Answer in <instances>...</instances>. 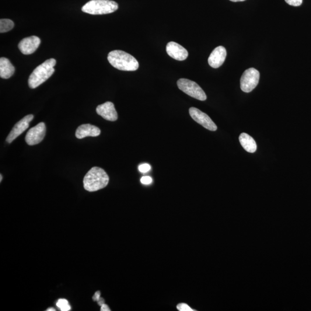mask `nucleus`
<instances>
[{
    "label": "nucleus",
    "mask_w": 311,
    "mask_h": 311,
    "mask_svg": "<svg viewBox=\"0 0 311 311\" xmlns=\"http://www.w3.org/2000/svg\"><path fill=\"white\" fill-rule=\"evenodd\" d=\"M109 182V177L102 169L99 167H93L86 175L84 178V187L85 190L93 192L106 187Z\"/></svg>",
    "instance_id": "obj_1"
},
{
    "label": "nucleus",
    "mask_w": 311,
    "mask_h": 311,
    "mask_svg": "<svg viewBox=\"0 0 311 311\" xmlns=\"http://www.w3.org/2000/svg\"><path fill=\"white\" fill-rule=\"evenodd\" d=\"M107 59L113 67L120 71H135L139 67L137 59L124 51H112L108 53Z\"/></svg>",
    "instance_id": "obj_2"
},
{
    "label": "nucleus",
    "mask_w": 311,
    "mask_h": 311,
    "mask_svg": "<svg viewBox=\"0 0 311 311\" xmlns=\"http://www.w3.org/2000/svg\"><path fill=\"white\" fill-rule=\"evenodd\" d=\"M55 59L50 58L35 69L29 79L30 88L36 89L49 79L55 71Z\"/></svg>",
    "instance_id": "obj_3"
},
{
    "label": "nucleus",
    "mask_w": 311,
    "mask_h": 311,
    "mask_svg": "<svg viewBox=\"0 0 311 311\" xmlns=\"http://www.w3.org/2000/svg\"><path fill=\"white\" fill-rule=\"evenodd\" d=\"M118 9L116 2L111 0H91L84 5L82 11L90 15H105L113 13Z\"/></svg>",
    "instance_id": "obj_4"
},
{
    "label": "nucleus",
    "mask_w": 311,
    "mask_h": 311,
    "mask_svg": "<svg viewBox=\"0 0 311 311\" xmlns=\"http://www.w3.org/2000/svg\"><path fill=\"white\" fill-rule=\"evenodd\" d=\"M178 88L187 95L199 100L205 101L207 96L200 86L191 80L180 79L177 82Z\"/></svg>",
    "instance_id": "obj_5"
},
{
    "label": "nucleus",
    "mask_w": 311,
    "mask_h": 311,
    "mask_svg": "<svg viewBox=\"0 0 311 311\" xmlns=\"http://www.w3.org/2000/svg\"><path fill=\"white\" fill-rule=\"evenodd\" d=\"M260 73L255 68L246 70L240 79V88L243 92L249 93L256 88L259 83Z\"/></svg>",
    "instance_id": "obj_6"
},
{
    "label": "nucleus",
    "mask_w": 311,
    "mask_h": 311,
    "mask_svg": "<svg viewBox=\"0 0 311 311\" xmlns=\"http://www.w3.org/2000/svg\"><path fill=\"white\" fill-rule=\"evenodd\" d=\"M189 114L192 119L208 130L215 132L218 129V127L212 119L207 114L203 113L198 108L191 107L189 109Z\"/></svg>",
    "instance_id": "obj_7"
},
{
    "label": "nucleus",
    "mask_w": 311,
    "mask_h": 311,
    "mask_svg": "<svg viewBox=\"0 0 311 311\" xmlns=\"http://www.w3.org/2000/svg\"><path fill=\"white\" fill-rule=\"evenodd\" d=\"M46 131V125L44 122H41L36 127L30 129L26 135L27 144L31 146L40 144L44 139Z\"/></svg>",
    "instance_id": "obj_8"
},
{
    "label": "nucleus",
    "mask_w": 311,
    "mask_h": 311,
    "mask_svg": "<svg viewBox=\"0 0 311 311\" xmlns=\"http://www.w3.org/2000/svg\"><path fill=\"white\" fill-rule=\"evenodd\" d=\"M34 119L33 115H28L22 120L17 122L12 129L11 132L7 137L6 141L8 143H11L13 140L22 134L29 127L30 123Z\"/></svg>",
    "instance_id": "obj_9"
},
{
    "label": "nucleus",
    "mask_w": 311,
    "mask_h": 311,
    "mask_svg": "<svg viewBox=\"0 0 311 311\" xmlns=\"http://www.w3.org/2000/svg\"><path fill=\"white\" fill-rule=\"evenodd\" d=\"M41 44L40 38L37 36H31L24 38L20 42L18 47L22 53L29 55L34 53L39 47Z\"/></svg>",
    "instance_id": "obj_10"
},
{
    "label": "nucleus",
    "mask_w": 311,
    "mask_h": 311,
    "mask_svg": "<svg viewBox=\"0 0 311 311\" xmlns=\"http://www.w3.org/2000/svg\"><path fill=\"white\" fill-rule=\"evenodd\" d=\"M166 51L171 58L178 61L185 60L188 55L186 48L174 42H171L167 44Z\"/></svg>",
    "instance_id": "obj_11"
},
{
    "label": "nucleus",
    "mask_w": 311,
    "mask_h": 311,
    "mask_svg": "<svg viewBox=\"0 0 311 311\" xmlns=\"http://www.w3.org/2000/svg\"><path fill=\"white\" fill-rule=\"evenodd\" d=\"M96 113L105 120L109 121H115L118 120V114L115 110L114 104L107 102L99 105L96 108Z\"/></svg>",
    "instance_id": "obj_12"
},
{
    "label": "nucleus",
    "mask_w": 311,
    "mask_h": 311,
    "mask_svg": "<svg viewBox=\"0 0 311 311\" xmlns=\"http://www.w3.org/2000/svg\"><path fill=\"white\" fill-rule=\"evenodd\" d=\"M226 57V50L223 46H219L215 48L208 58L210 66L213 68L220 67L224 62Z\"/></svg>",
    "instance_id": "obj_13"
},
{
    "label": "nucleus",
    "mask_w": 311,
    "mask_h": 311,
    "mask_svg": "<svg viewBox=\"0 0 311 311\" xmlns=\"http://www.w3.org/2000/svg\"><path fill=\"white\" fill-rule=\"evenodd\" d=\"M101 131L99 128L90 124L80 126L76 132V137L82 139L87 137H97L100 134Z\"/></svg>",
    "instance_id": "obj_14"
},
{
    "label": "nucleus",
    "mask_w": 311,
    "mask_h": 311,
    "mask_svg": "<svg viewBox=\"0 0 311 311\" xmlns=\"http://www.w3.org/2000/svg\"><path fill=\"white\" fill-rule=\"evenodd\" d=\"M15 67L8 59L4 57L0 58V77L4 79H8L15 73Z\"/></svg>",
    "instance_id": "obj_15"
},
{
    "label": "nucleus",
    "mask_w": 311,
    "mask_h": 311,
    "mask_svg": "<svg viewBox=\"0 0 311 311\" xmlns=\"http://www.w3.org/2000/svg\"><path fill=\"white\" fill-rule=\"evenodd\" d=\"M239 141L242 147L249 153L256 152L257 145L256 141L253 137L245 133H243L239 136Z\"/></svg>",
    "instance_id": "obj_16"
},
{
    "label": "nucleus",
    "mask_w": 311,
    "mask_h": 311,
    "mask_svg": "<svg viewBox=\"0 0 311 311\" xmlns=\"http://www.w3.org/2000/svg\"><path fill=\"white\" fill-rule=\"evenodd\" d=\"M14 23L9 19H1L0 20V33H4L13 29Z\"/></svg>",
    "instance_id": "obj_17"
},
{
    "label": "nucleus",
    "mask_w": 311,
    "mask_h": 311,
    "mask_svg": "<svg viewBox=\"0 0 311 311\" xmlns=\"http://www.w3.org/2000/svg\"><path fill=\"white\" fill-rule=\"evenodd\" d=\"M57 306L62 311H68L71 310V307L69 305L68 300L64 299H59Z\"/></svg>",
    "instance_id": "obj_18"
},
{
    "label": "nucleus",
    "mask_w": 311,
    "mask_h": 311,
    "mask_svg": "<svg viewBox=\"0 0 311 311\" xmlns=\"http://www.w3.org/2000/svg\"><path fill=\"white\" fill-rule=\"evenodd\" d=\"M177 309L180 311H193L186 304L181 303L177 306Z\"/></svg>",
    "instance_id": "obj_19"
},
{
    "label": "nucleus",
    "mask_w": 311,
    "mask_h": 311,
    "mask_svg": "<svg viewBox=\"0 0 311 311\" xmlns=\"http://www.w3.org/2000/svg\"><path fill=\"white\" fill-rule=\"evenodd\" d=\"M151 167L148 164H142L138 167L139 171L142 173H146L151 170Z\"/></svg>",
    "instance_id": "obj_20"
},
{
    "label": "nucleus",
    "mask_w": 311,
    "mask_h": 311,
    "mask_svg": "<svg viewBox=\"0 0 311 311\" xmlns=\"http://www.w3.org/2000/svg\"><path fill=\"white\" fill-rule=\"evenodd\" d=\"M285 1L286 3H288L289 5L294 6L301 5L303 2V0H285Z\"/></svg>",
    "instance_id": "obj_21"
},
{
    "label": "nucleus",
    "mask_w": 311,
    "mask_h": 311,
    "mask_svg": "<svg viewBox=\"0 0 311 311\" xmlns=\"http://www.w3.org/2000/svg\"><path fill=\"white\" fill-rule=\"evenodd\" d=\"M141 182L144 184H149L152 182V179L150 177H143L141 179Z\"/></svg>",
    "instance_id": "obj_22"
},
{
    "label": "nucleus",
    "mask_w": 311,
    "mask_h": 311,
    "mask_svg": "<svg viewBox=\"0 0 311 311\" xmlns=\"http://www.w3.org/2000/svg\"><path fill=\"white\" fill-rule=\"evenodd\" d=\"M100 298V292L99 291H97L95 293L93 297V301H98V300Z\"/></svg>",
    "instance_id": "obj_23"
},
{
    "label": "nucleus",
    "mask_w": 311,
    "mask_h": 311,
    "mask_svg": "<svg viewBox=\"0 0 311 311\" xmlns=\"http://www.w3.org/2000/svg\"><path fill=\"white\" fill-rule=\"evenodd\" d=\"M101 311H110V309H109V307H108L107 306V305H105V304H104L103 305H102V306H101Z\"/></svg>",
    "instance_id": "obj_24"
},
{
    "label": "nucleus",
    "mask_w": 311,
    "mask_h": 311,
    "mask_svg": "<svg viewBox=\"0 0 311 311\" xmlns=\"http://www.w3.org/2000/svg\"><path fill=\"white\" fill-rule=\"evenodd\" d=\"M98 302V305L100 306H102L104 304V300L102 298H100V299L97 301Z\"/></svg>",
    "instance_id": "obj_25"
},
{
    "label": "nucleus",
    "mask_w": 311,
    "mask_h": 311,
    "mask_svg": "<svg viewBox=\"0 0 311 311\" xmlns=\"http://www.w3.org/2000/svg\"><path fill=\"white\" fill-rule=\"evenodd\" d=\"M230 1L232 2H240L246 1V0H230Z\"/></svg>",
    "instance_id": "obj_26"
},
{
    "label": "nucleus",
    "mask_w": 311,
    "mask_h": 311,
    "mask_svg": "<svg viewBox=\"0 0 311 311\" xmlns=\"http://www.w3.org/2000/svg\"><path fill=\"white\" fill-rule=\"evenodd\" d=\"M55 310L53 308H50V309H48V310H47V311H55Z\"/></svg>",
    "instance_id": "obj_27"
},
{
    "label": "nucleus",
    "mask_w": 311,
    "mask_h": 311,
    "mask_svg": "<svg viewBox=\"0 0 311 311\" xmlns=\"http://www.w3.org/2000/svg\"><path fill=\"white\" fill-rule=\"evenodd\" d=\"M0 177H1V179H0V181H2V175H1H1H0Z\"/></svg>",
    "instance_id": "obj_28"
}]
</instances>
